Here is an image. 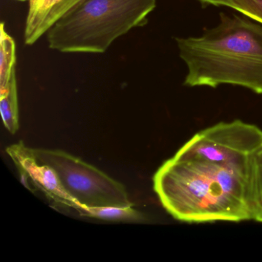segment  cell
Wrapping results in <instances>:
<instances>
[{
    "label": "cell",
    "instance_id": "14",
    "mask_svg": "<svg viewBox=\"0 0 262 262\" xmlns=\"http://www.w3.org/2000/svg\"><path fill=\"white\" fill-rule=\"evenodd\" d=\"M39 0H29V9L33 8Z\"/></svg>",
    "mask_w": 262,
    "mask_h": 262
},
{
    "label": "cell",
    "instance_id": "4",
    "mask_svg": "<svg viewBox=\"0 0 262 262\" xmlns=\"http://www.w3.org/2000/svg\"><path fill=\"white\" fill-rule=\"evenodd\" d=\"M33 151L38 160L56 171L65 189L82 206L133 205L122 183L79 158L62 150Z\"/></svg>",
    "mask_w": 262,
    "mask_h": 262
},
{
    "label": "cell",
    "instance_id": "7",
    "mask_svg": "<svg viewBox=\"0 0 262 262\" xmlns=\"http://www.w3.org/2000/svg\"><path fill=\"white\" fill-rule=\"evenodd\" d=\"M80 0H39L29 9L25 28V42L33 45L42 35Z\"/></svg>",
    "mask_w": 262,
    "mask_h": 262
},
{
    "label": "cell",
    "instance_id": "11",
    "mask_svg": "<svg viewBox=\"0 0 262 262\" xmlns=\"http://www.w3.org/2000/svg\"><path fill=\"white\" fill-rule=\"evenodd\" d=\"M0 33V90H2L16 73V45L14 39L6 31L4 23L1 24Z\"/></svg>",
    "mask_w": 262,
    "mask_h": 262
},
{
    "label": "cell",
    "instance_id": "3",
    "mask_svg": "<svg viewBox=\"0 0 262 262\" xmlns=\"http://www.w3.org/2000/svg\"><path fill=\"white\" fill-rule=\"evenodd\" d=\"M157 0H80L47 32L52 50L103 53L113 42L147 24Z\"/></svg>",
    "mask_w": 262,
    "mask_h": 262
},
{
    "label": "cell",
    "instance_id": "13",
    "mask_svg": "<svg viewBox=\"0 0 262 262\" xmlns=\"http://www.w3.org/2000/svg\"><path fill=\"white\" fill-rule=\"evenodd\" d=\"M203 6L213 5L215 7H231V0H199Z\"/></svg>",
    "mask_w": 262,
    "mask_h": 262
},
{
    "label": "cell",
    "instance_id": "1",
    "mask_svg": "<svg viewBox=\"0 0 262 262\" xmlns=\"http://www.w3.org/2000/svg\"><path fill=\"white\" fill-rule=\"evenodd\" d=\"M163 208L187 223L252 219L248 171L173 156L153 177Z\"/></svg>",
    "mask_w": 262,
    "mask_h": 262
},
{
    "label": "cell",
    "instance_id": "5",
    "mask_svg": "<svg viewBox=\"0 0 262 262\" xmlns=\"http://www.w3.org/2000/svg\"><path fill=\"white\" fill-rule=\"evenodd\" d=\"M262 142V130L241 120L219 122L194 135L174 156L248 171L250 157Z\"/></svg>",
    "mask_w": 262,
    "mask_h": 262
},
{
    "label": "cell",
    "instance_id": "15",
    "mask_svg": "<svg viewBox=\"0 0 262 262\" xmlns=\"http://www.w3.org/2000/svg\"><path fill=\"white\" fill-rule=\"evenodd\" d=\"M20 1H27V0H20Z\"/></svg>",
    "mask_w": 262,
    "mask_h": 262
},
{
    "label": "cell",
    "instance_id": "2",
    "mask_svg": "<svg viewBox=\"0 0 262 262\" xmlns=\"http://www.w3.org/2000/svg\"><path fill=\"white\" fill-rule=\"evenodd\" d=\"M188 87L237 85L262 95V24L221 13L220 22L199 37L176 38Z\"/></svg>",
    "mask_w": 262,
    "mask_h": 262
},
{
    "label": "cell",
    "instance_id": "6",
    "mask_svg": "<svg viewBox=\"0 0 262 262\" xmlns=\"http://www.w3.org/2000/svg\"><path fill=\"white\" fill-rule=\"evenodd\" d=\"M6 151L22 177L27 182L31 181L35 188L42 191L47 199L61 206L75 210L82 207L65 189L56 171L50 165L38 160L33 148L19 142L7 147Z\"/></svg>",
    "mask_w": 262,
    "mask_h": 262
},
{
    "label": "cell",
    "instance_id": "8",
    "mask_svg": "<svg viewBox=\"0 0 262 262\" xmlns=\"http://www.w3.org/2000/svg\"><path fill=\"white\" fill-rule=\"evenodd\" d=\"M76 211L82 217H93L110 222H141L145 220L141 211L133 205H106V206L85 207Z\"/></svg>",
    "mask_w": 262,
    "mask_h": 262
},
{
    "label": "cell",
    "instance_id": "9",
    "mask_svg": "<svg viewBox=\"0 0 262 262\" xmlns=\"http://www.w3.org/2000/svg\"><path fill=\"white\" fill-rule=\"evenodd\" d=\"M248 181L252 219L262 222V142L250 157Z\"/></svg>",
    "mask_w": 262,
    "mask_h": 262
},
{
    "label": "cell",
    "instance_id": "10",
    "mask_svg": "<svg viewBox=\"0 0 262 262\" xmlns=\"http://www.w3.org/2000/svg\"><path fill=\"white\" fill-rule=\"evenodd\" d=\"M0 112L4 126L10 133L15 134L19 128L16 73H13L8 85L0 90Z\"/></svg>",
    "mask_w": 262,
    "mask_h": 262
},
{
    "label": "cell",
    "instance_id": "12",
    "mask_svg": "<svg viewBox=\"0 0 262 262\" xmlns=\"http://www.w3.org/2000/svg\"><path fill=\"white\" fill-rule=\"evenodd\" d=\"M231 9L262 24V0H231Z\"/></svg>",
    "mask_w": 262,
    "mask_h": 262
}]
</instances>
